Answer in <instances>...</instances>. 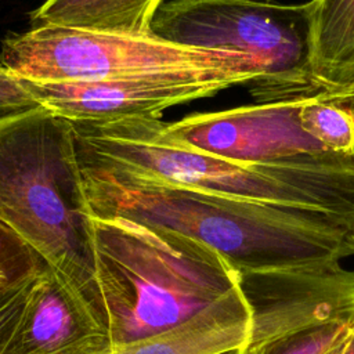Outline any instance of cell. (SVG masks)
<instances>
[{
  "instance_id": "obj_1",
  "label": "cell",
  "mask_w": 354,
  "mask_h": 354,
  "mask_svg": "<svg viewBox=\"0 0 354 354\" xmlns=\"http://www.w3.org/2000/svg\"><path fill=\"white\" fill-rule=\"evenodd\" d=\"M91 214L173 231L217 252L238 272L301 267L328 259L333 234L318 212L83 167Z\"/></svg>"
},
{
  "instance_id": "obj_2",
  "label": "cell",
  "mask_w": 354,
  "mask_h": 354,
  "mask_svg": "<svg viewBox=\"0 0 354 354\" xmlns=\"http://www.w3.org/2000/svg\"><path fill=\"white\" fill-rule=\"evenodd\" d=\"M91 220L73 123L41 105L0 120V223L106 326L94 275Z\"/></svg>"
},
{
  "instance_id": "obj_3",
  "label": "cell",
  "mask_w": 354,
  "mask_h": 354,
  "mask_svg": "<svg viewBox=\"0 0 354 354\" xmlns=\"http://www.w3.org/2000/svg\"><path fill=\"white\" fill-rule=\"evenodd\" d=\"M91 249L115 351L185 321L239 285L213 249L127 218L93 216Z\"/></svg>"
},
{
  "instance_id": "obj_4",
  "label": "cell",
  "mask_w": 354,
  "mask_h": 354,
  "mask_svg": "<svg viewBox=\"0 0 354 354\" xmlns=\"http://www.w3.org/2000/svg\"><path fill=\"white\" fill-rule=\"evenodd\" d=\"M313 0H170L159 7L151 30L181 46L252 58L261 71L254 100L277 102L330 94L313 75Z\"/></svg>"
},
{
  "instance_id": "obj_5",
  "label": "cell",
  "mask_w": 354,
  "mask_h": 354,
  "mask_svg": "<svg viewBox=\"0 0 354 354\" xmlns=\"http://www.w3.org/2000/svg\"><path fill=\"white\" fill-rule=\"evenodd\" d=\"M0 58L19 79L37 83H90L171 73L225 75L250 94L261 71L242 54L181 46L151 35L33 26L1 41Z\"/></svg>"
},
{
  "instance_id": "obj_6",
  "label": "cell",
  "mask_w": 354,
  "mask_h": 354,
  "mask_svg": "<svg viewBox=\"0 0 354 354\" xmlns=\"http://www.w3.org/2000/svg\"><path fill=\"white\" fill-rule=\"evenodd\" d=\"M306 100L257 102L194 113L167 123V131L206 153L245 165L328 153L299 122Z\"/></svg>"
},
{
  "instance_id": "obj_7",
  "label": "cell",
  "mask_w": 354,
  "mask_h": 354,
  "mask_svg": "<svg viewBox=\"0 0 354 354\" xmlns=\"http://www.w3.org/2000/svg\"><path fill=\"white\" fill-rule=\"evenodd\" d=\"M24 82L39 105L75 123L160 118L170 106L243 86L234 76L191 73L90 83Z\"/></svg>"
},
{
  "instance_id": "obj_8",
  "label": "cell",
  "mask_w": 354,
  "mask_h": 354,
  "mask_svg": "<svg viewBox=\"0 0 354 354\" xmlns=\"http://www.w3.org/2000/svg\"><path fill=\"white\" fill-rule=\"evenodd\" d=\"M109 332L48 266L32 281L4 354H111Z\"/></svg>"
},
{
  "instance_id": "obj_9",
  "label": "cell",
  "mask_w": 354,
  "mask_h": 354,
  "mask_svg": "<svg viewBox=\"0 0 354 354\" xmlns=\"http://www.w3.org/2000/svg\"><path fill=\"white\" fill-rule=\"evenodd\" d=\"M250 333V308L238 285L185 321L120 354H242Z\"/></svg>"
},
{
  "instance_id": "obj_10",
  "label": "cell",
  "mask_w": 354,
  "mask_h": 354,
  "mask_svg": "<svg viewBox=\"0 0 354 354\" xmlns=\"http://www.w3.org/2000/svg\"><path fill=\"white\" fill-rule=\"evenodd\" d=\"M311 68L330 94L354 88V0H313Z\"/></svg>"
},
{
  "instance_id": "obj_11",
  "label": "cell",
  "mask_w": 354,
  "mask_h": 354,
  "mask_svg": "<svg viewBox=\"0 0 354 354\" xmlns=\"http://www.w3.org/2000/svg\"><path fill=\"white\" fill-rule=\"evenodd\" d=\"M163 0H46L30 14L33 26L151 35Z\"/></svg>"
},
{
  "instance_id": "obj_12",
  "label": "cell",
  "mask_w": 354,
  "mask_h": 354,
  "mask_svg": "<svg viewBox=\"0 0 354 354\" xmlns=\"http://www.w3.org/2000/svg\"><path fill=\"white\" fill-rule=\"evenodd\" d=\"M346 94L307 98L300 108L299 122L326 151L354 156V111L336 102Z\"/></svg>"
},
{
  "instance_id": "obj_13",
  "label": "cell",
  "mask_w": 354,
  "mask_h": 354,
  "mask_svg": "<svg viewBox=\"0 0 354 354\" xmlns=\"http://www.w3.org/2000/svg\"><path fill=\"white\" fill-rule=\"evenodd\" d=\"M354 326L326 324L277 335L257 344L245 346L242 354H325L344 340Z\"/></svg>"
},
{
  "instance_id": "obj_14",
  "label": "cell",
  "mask_w": 354,
  "mask_h": 354,
  "mask_svg": "<svg viewBox=\"0 0 354 354\" xmlns=\"http://www.w3.org/2000/svg\"><path fill=\"white\" fill-rule=\"evenodd\" d=\"M44 266L32 248L0 223V295L32 281Z\"/></svg>"
},
{
  "instance_id": "obj_15",
  "label": "cell",
  "mask_w": 354,
  "mask_h": 354,
  "mask_svg": "<svg viewBox=\"0 0 354 354\" xmlns=\"http://www.w3.org/2000/svg\"><path fill=\"white\" fill-rule=\"evenodd\" d=\"M25 82L15 76L0 58V120L39 108Z\"/></svg>"
},
{
  "instance_id": "obj_16",
  "label": "cell",
  "mask_w": 354,
  "mask_h": 354,
  "mask_svg": "<svg viewBox=\"0 0 354 354\" xmlns=\"http://www.w3.org/2000/svg\"><path fill=\"white\" fill-rule=\"evenodd\" d=\"M32 281L0 295V354H4V350L21 318Z\"/></svg>"
},
{
  "instance_id": "obj_17",
  "label": "cell",
  "mask_w": 354,
  "mask_h": 354,
  "mask_svg": "<svg viewBox=\"0 0 354 354\" xmlns=\"http://www.w3.org/2000/svg\"><path fill=\"white\" fill-rule=\"evenodd\" d=\"M336 102H339V104H342V105L350 108L351 111H354V88H353L351 91H348L343 98H340V100L336 101Z\"/></svg>"
},
{
  "instance_id": "obj_18",
  "label": "cell",
  "mask_w": 354,
  "mask_h": 354,
  "mask_svg": "<svg viewBox=\"0 0 354 354\" xmlns=\"http://www.w3.org/2000/svg\"><path fill=\"white\" fill-rule=\"evenodd\" d=\"M340 354H354V329L351 330L350 336L346 339L344 347Z\"/></svg>"
},
{
  "instance_id": "obj_19",
  "label": "cell",
  "mask_w": 354,
  "mask_h": 354,
  "mask_svg": "<svg viewBox=\"0 0 354 354\" xmlns=\"http://www.w3.org/2000/svg\"><path fill=\"white\" fill-rule=\"evenodd\" d=\"M348 336H350V335H348ZM348 336H347V337H348ZM347 337H346V339H347ZM346 339H344V340H342L340 343H337L336 346H333V347H332L330 350H328L325 354H340V353H342V350H343V347H344Z\"/></svg>"
},
{
  "instance_id": "obj_20",
  "label": "cell",
  "mask_w": 354,
  "mask_h": 354,
  "mask_svg": "<svg viewBox=\"0 0 354 354\" xmlns=\"http://www.w3.org/2000/svg\"><path fill=\"white\" fill-rule=\"evenodd\" d=\"M111 354H120L119 351H113V353H111Z\"/></svg>"
},
{
  "instance_id": "obj_21",
  "label": "cell",
  "mask_w": 354,
  "mask_h": 354,
  "mask_svg": "<svg viewBox=\"0 0 354 354\" xmlns=\"http://www.w3.org/2000/svg\"><path fill=\"white\" fill-rule=\"evenodd\" d=\"M353 245H354V234H353Z\"/></svg>"
},
{
  "instance_id": "obj_22",
  "label": "cell",
  "mask_w": 354,
  "mask_h": 354,
  "mask_svg": "<svg viewBox=\"0 0 354 354\" xmlns=\"http://www.w3.org/2000/svg\"><path fill=\"white\" fill-rule=\"evenodd\" d=\"M266 1H275V0H266Z\"/></svg>"
}]
</instances>
